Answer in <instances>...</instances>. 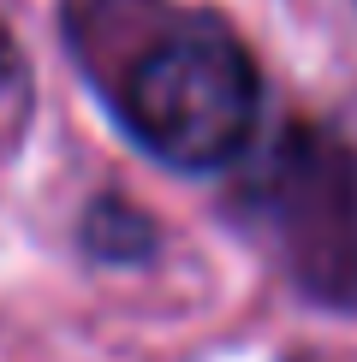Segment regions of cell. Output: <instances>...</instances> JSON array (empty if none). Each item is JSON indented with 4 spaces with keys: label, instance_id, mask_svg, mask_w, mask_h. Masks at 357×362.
<instances>
[{
    "label": "cell",
    "instance_id": "1",
    "mask_svg": "<svg viewBox=\"0 0 357 362\" xmlns=\"http://www.w3.org/2000/svg\"><path fill=\"white\" fill-rule=\"evenodd\" d=\"M119 119L155 160L178 173H215L256 137L262 78L250 48L215 12L161 18L143 48L125 54L113 83Z\"/></svg>",
    "mask_w": 357,
    "mask_h": 362
},
{
    "label": "cell",
    "instance_id": "2",
    "mask_svg": "<svg viewBox=\"0 0 357 362\" xmlns=\"http://www.w3.org/2000/svg\"><path fill=\"white\" fill-rule=\"evenodd\" d=\"M238 202L298 291L357 315V155L327 131H286Z\"/></svg>",
    "mask_w": 357,
    "mask_h": 362
},
{
    "label": "cell",
    "instance_id": "3",
    "mask_svg": "<svg viewBox=\"0 0 357 362\" xmlns=\"http://www.w3.org/2000/svg\"><path fill=\"white\" fill-rule=\"evenodd\" d=\"M84 244L89 255H101V262H143L149 250H155V226H149L131 202H96L84 220Z\"/></svg>",
    "mask_w": 357,
    "mask_h": 362
},
{
    "label": "cell",
    "instance_id": "4",
    "mask_svg": "<svg viewBox=\"0 0 357 362\" xmlns=\"http://www.w3.org/2000/svg\"><path fill=\"white\" fill-rule=\"evenodd\" d=\"M18 83V54H12V42H6V30H0V95Z\"/></svg>",
    "mask_w": 357,
    "mask_h": 362
}]
</instances>
